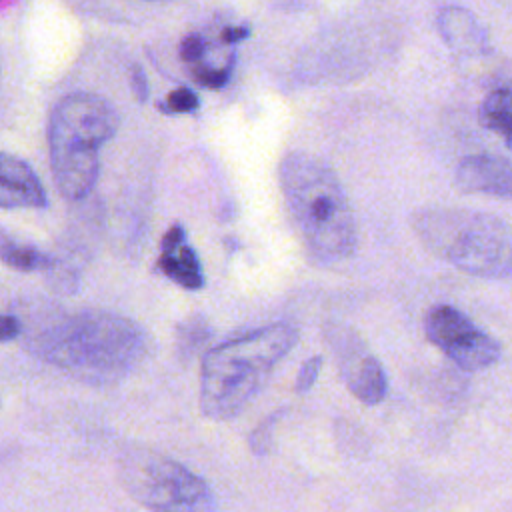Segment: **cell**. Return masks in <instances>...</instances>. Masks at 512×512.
I'll list each match as a JSON object with an SVG mask.
<instances>
[{
  "label": "cell",
  "instance_id": "obj_1",
  "mask_svg": "<svg viewBox=\"0 0 512 512\" xmlns=\"http://www.w3.org/2000/svg\"><path fill=\"white\" fill-rule=\"evenodd\" d=\"M46 362L84 382H116L140 366L150 350L144 330L132 320L86 310L50 324L34 338Z\"/></svg>",
  "mask_w": 512,
  "mask_h": 512
},
{
  "label": "cell",
  "instance_id": "obj_2",
  "mask_svg": "<svg viewBox=\"0 0 512 512\" xmlns=\"http://www.w3.org/2000/svg\"><path fill=\"white\" fill-rule=\"evenodd\" d=\"M278 176L290 220L308 254L324 264L354 254L356 222L334 170L314 154L290 152Z\"/></svg>",
  "mask_w": 512,
  "mask_h": 512
},
{
  "label": "cell",
  "instance_id": "obj_3",
  "mask_svg": "<svg viewBox=\"0 0 512 512\" xmlns=\"http://www.w3.org/2000/svg\"><path fill=\"white\" fill-rule=\"evenodd\" d=\"M296 342V328L276 322L210 348L200 368L202 414L212 420L240 414Z\"/></svg>",
  "mask_w": 512,
  "mask_h": 512
},
{
  "label": "cell",
  "instance_id": "obj_4",
  "mask_svg": "<svg viewBox=\"0 0 512 512\" xmlns=\"http://www.w3.org/2000/svg\"><path fill=\"white\" fill-rule=\"evenodd\" d=\"M118 114L90 92L64 96L48 122V152L54 182L62 196L84 198L98 178L100 148L116 134Z\"/></svg>",
  "mask_w": 512,
  "mask_h": 512
},
{
  "label": "cell",
  "instance_id": "obj_5",
  "mask_svg": "<svg viewBox=\"0 0 512 512\" xmlns=\"http://www.w3.org/2000/svg\"><path fill=\"white\" fill-rule=\"evenodd\" d=\"M424 246L462 272L482 278L512 274V230L488 212L464 208H428L414 216Z\"/></svg>",
  "mask_w": 512,
  "mask_h": 512
},
{
  "label": "cell",
  "instance_id": "obj_6",
  "mask_svg": "<svg viewBox=\"0 0 512 512\" xmlns=\"http://www.w3.org/2000/svg\"><path fill=\"white\" fill-rule=\"evenodd\" d=\"M118 476L126 492L152 510H212L216 500L208 484L150 448H128L118 460Z\"/></svg>",
  "mask_w": 512,
  "mask_h": 512
},
{
  "label": "cell",
  "instance_id": "obj_7",
  "mask_svg": "<svg viewBox=\"0 0 512 512\" xmlns=\"http://www.w3.org/2000/svg\"><path fill=\"white\" fill-rule=\"evenodd\" d=\"M424 330L428 340L464 370L488 368L502 354L500 344L488 332L448 304H438L426 314Z\"/></svg>",
  "mask_w": 512,
  "mask_h": 512
},
{
  "label": "cell",
  "instance_id": "obj_8",
  "mask_svg": "<svg viewBox=\"0 0 512 512\" xmlns=\"http://www.w3.org/2000/svg\"><path fill=\"white\" fill-rule=\"evenodd\" d=\"M456 186L464 192L512 198V164L498 154L466 156L456 168Z\"/></svg>",
  "mask_w": 512,
  "mask_h": 512
},
{
  "label": "cell",
  "instance_id": "obj_9",
  "mask_svg": "<svg viewBox=\"0 0 512 512\" xmlns=\"http://www.w3.org/2000/svg\"><path fill=\"white\" fill-rule=\"evenodd\" d=\"M46 192L34 170L12 154H2L0 160V206L10 208H44Z\"/></svg>",
  "mask_w": 512,
  "mask_h": 512
},
{
  "label": "cell",
  "instance_id": "obj_10",
  "mask_svg": "<svg viewBox=\"0 0 512 512\" xmlns=\"http://www.w3.org/2000/svg\"><path fill=\"white\" fill-rule=\"evenodd\" d=\"M162 254L158 258L160 270L188 290H198L204 286V274L196 252L186 244V230L174 224L162 238Z\"/></svg>",
  "mask_w": 512,
  "mask_h": 512
},
{
  "label": "cell",
  "instance_id": "obj_11",
  "mask_svg": "<svg viewBox=\"0 0 512 512\" xmlns=\"http://www.w3.org/2000/svg\"><path fill=\"white\" fill-rule=\"evenodd\" d=\"M342 374L350 392L364 404H378L388 392V380L382 364L368 352L358 356L346 354L342 360Z\"/></svg>",
  "mask_w": 512,
  "mask_h": 512
},
{
  "label": "cell",
  "instance_id": "obj_12",
  "mask_svg": "<svg viewBox=\"0 0 512 512\" xmlns=\"http://www.w3.org/2000/svg\"><path fill=\"white\" fill-rule=\"evenodd\" d=\"M438 26L448 44L458 50H474L484 44V32L474 16L460 6H446L438 16Z\"/></svg>",
  "mask_w": 512,
  "mask_h": 512
},
{
  "label": "cell",
  "instance_id": "obj_13",
  "mask_svg": "<svg viewBox=\"0 0 512 512\" xmlns=\"http://www.w3.org/2000/svg\"><path fill=\"white\" fill-rule=\"evenodd\" d=\"M478 120L484 128L502 136L508 150H512V84L498 86L484 96Z\"/></svg>",
  "mask_w": 512,
  "mask_h": 512
},
{
  "label": "cell",
  "instance_id": "obj_14",
  "mask_svg": "<svg viewBox=\"0 0 512 512\" xmlns=\"http://www.w3.org/2000/svg\"><path fill=\"white\" fill-rule=\"evenodd\" d=\"M2 260L4 264L16 268V270H54L56 268V260L44 252H40L34 246H24V244H16L10 238L4 236L2 240Z\"/></svg>",
  "mask_w": 512,
  "mask_h": 512
},
{
  "label": "cell",
  "instance_id": "obj_15",
  "mask_svg": "<svg viewBox=\"0 0 512 512\" xmlns=\"http://www.w3.org/2000/svg\"><path fill=\"white\" fill-rule=\"evenodd\" d=\"M198 96L186 88V86H180L176 90H172L166 100L162 104H158L160 110L164 112H170V114H182V112H192L198 108Z\"/></svg>",
  "mask_w": 512,
  "mask_h": 512
},
{
  "label": "cell",
  "instance_id": "obj_16",
  "mask_svg": "<svg viewBox=\"0 0 512 512\" xmlns=\"http://www.w3.org/2000/svg\"><path fill=\"white\" fill-rule=\"evenodd\" d=\"M230 70H232V62L228 66L222 68H208V66H198L194 68V78L200 86L206 88H222L228 78H230Z\"/></svg>",
  "mask_w": 512,
  "mask_h": 512
},
{
  "label": "cell",
  "instance_id": "obj_17",
  "mask_svg": "<svg viewBox=\"0 0 512 512\" xmlns=\"http://www.w3.org/2000/svg\"><path fill=\"white\" fill-rule=\"evenodd\" d=\"M320 368H322V356H312V358H308V360L300 366L298 376H296V384H294V388H296L298 394L308 392V390L314 386V382L318 380Z\"/></svg>",
  "mask_w": 512,
  "mask_h": 512
},
{
  "label": "cell",
  "instance_id": "obj_18",
  "mask_svg": "<svg viewBox=\"0 0 512 512\" xmlns=\"http://www.w3.org/2000/svg\"><path fill=\"white\" fill-rule=\"evenodd\" d=\"M178 52H180V58H182L184 62L196 64V62L202 60V56H204V52H206V40H204L202 36H198V34H190V36H186V38L180 42Z\"/></svg>",
  "mask_w": 512,
  "mask_h": 512
},
{
  "label": "cell",
  "instance_id": "obj_19",
  "mask_svg": "<svg viewBox=\"0 0 512 512\" xmlns=\"http://www.w3.org/2000/svg\"><path fill=\"white\" fill-rule=\"evenodd\" d=\"M276 420H278V414H274L272 418H268L266 422H262V424L254 430V434H252V438H250V446H252L254 452L262 454V452L268 450V446H270V430L274 428Z\"/></svg>",
  "mask_w": 512,
  "mask_h": 512
},
{
  "label": "cell",
  "instance_id": "obj_20",
  "mask_svg": "<svg viewBox=\"0 0 512 512\" xmlns=\"http://www.w3.org/2000/svg\"><path fill=\"white\" fill-rule=\"evenodd\" d=\"M132 88L140 102H144L148 98V82H146V74L142 72L140 66L132 68Z\"/></svg>",
  "mask_w": 512,
  "mask_h": 512
},
{
  "label": "cell",
  "instance_id": "obj_21",
  "mask_svg": "<svg viewBox=\"0 0 512 512\" xmlns=\"http://www.w3.org/2000/svg\"><path fill=\"white\" fill-rule=\"evenodd\" d=\"M20 334V322L18 318L4 314L2 316V342H10Z\"/></svg>",
  "mask_w": 512,
  "mask_h": 512
},
{
  "label": "cell",
  "instance_id": "obj_22",
  "mask_svg": "<svg viewBox=\"0 0 512 512\" xmlns=\"http://www.w3.org/2000/svg\"><path fill=\"white\" fill-rule=\"evenodd\" d=\"M248 34H250V28H246V26H230L222 32V40L224 42H240V40L248 38Z\"/></svg>",
  "mask_w": 512,
  "mask_h": 512
}]
</instances>
